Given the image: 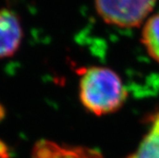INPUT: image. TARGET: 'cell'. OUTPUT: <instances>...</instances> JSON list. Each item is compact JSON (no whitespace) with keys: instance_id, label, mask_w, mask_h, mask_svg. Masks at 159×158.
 <instances>
[{"instance_id":"obj_1","label":"cell","mask_w":159,"mask_h":158,"mask_svg":"<svg viewBox=\"0 0 159 158\" xmlns=\"http://www.w3.org/2000/svg\"><path fill=\"white\" fill-rule=\"evenodd\" d=\"M79 97L87 111L101 116L120 110L128 98V92L114 70L92 66L80 70Z\"/></svg>"},{"instance_id":"obj_2","label":"cell","mask_w":159,"mask_h":158,"mask_svg":"<svg viewBox=\"0 0 159 158\" xmlns=\"http://www.w3.org/2000/svg\"><path fill=\"white\" fill-rule=\"evenodd\" d=\"M104 22L118 28L139 27L148 18L157 0H93Z\"/></svg>"},{"instance_id":"obj_3","label":"cell","mask_w":159,"mask_h":158,"mask_svg":"<svg viewBox=\"0 0 159 158\" xmlns=\"http://www.w3.org/2000/svg\"><path fill=\"white\" fill-rule=\"evenodd\" d=\"M22 35V27L16 14L8 9L0 10V58L16 53Z\"/></svg>"},{"instance_id":"obj_4","label":"cell","mask_w":159,"mask_h":158,"mask_svg":"<svg viewBox=\"0 0 159 158\" xmlns=\"http://www.w3.org/2000/svg\"><path fill=\"white\" fill-rule=\"evenodd\" d=\"M32 158H103V156L93 149L65 146L49 140H40L34 147Z\"/></svg>"},{"instance_id":"obj_5","label":"cell","mask_w":159,"mask_h":158,"mask_svg":"<svg viewBox=\"0 0 159 158\" xmlns=\"http://www.w3.org/2000/svg\"><path fill=\"white\" fill-rule=\"evenodd\" d=\"M148 125L137 149L124 158H159V111L150 116Z\"/></svg>"},{"instance_id":"obj_6","label":"cell","mask_w":159,"mask_h":158,"mask_svg":"<svg viewBox=\"0 0 159 158\" xmlns=\"http://www.w3.org/2000/svg\"><path fill=\"white\" fill-rule=\"evenodd\" d=\"M141 42L151 58L159 64V13L153 14L144 22Z\"/></svg>"}]
</instances>
